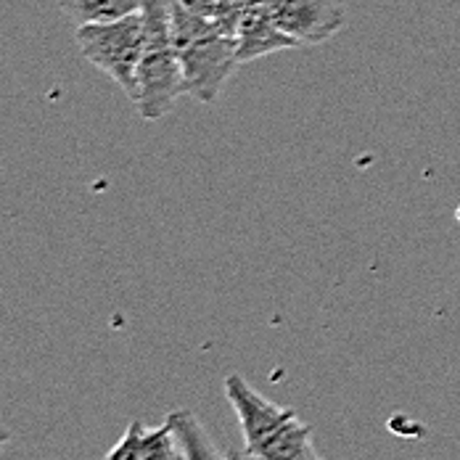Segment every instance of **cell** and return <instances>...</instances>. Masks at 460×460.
<instances>
[{
	"mask_svg": "<svg viewBox=\"0 0 460 460\" xmlns=\"http://www.w3.org/2000/svg\"><path fill=\"white\" fill-rule=\"evenodd\" d=\"M146 48L138 66V114L148 122L167 117L185 95L183 66L170 30V0H143Z\"/></svg>",
	"mask_w": 460,
	"mask_h": 460,
	"instance_id": "obj_3",
	"label": "cell"
},
{
	"mask_svg": "<svg viewBox=\"0 0 460 460\" xmlns=\"http://www.w3.org/2000/svg\"><path fill=\"white\" fill-rule=\"evenodd\" d=\"M103 460H185V453L170 420L162 426L133 420Z\"/></svg>",
	"mask_w": 460,
	"mask_h": 460,
	"instance_id": "obj_6",
	"label": "cell"
},
{
	"mask_svg": "<svg viewBox=\"0 0 460 460\" xmlns=\"http://www.w3.org/2000/svg\"><path fill=\"white\" fill-rule=\"evenodd\" d=\"M178 3H183L185 8H190L196 13H204V16H215V11L220 5V0H178Z\"/></svg>",
	"mask_w": 460,
	"mask_h": 460,
	"instance_id": "obj_11",
	"label": "cell"
},
{
	"mask_svg": "<svg viewBox=\"0 0 460 460\" xmlns=\"http://www.w3.org/2000/svg\"><path fill=\"white\" fill-rule=\"evenodd\" d=\"M170 30L183 66L185 95L204 106L217 103L226 83L241 66L235 35L178 0H170Z\"/></svg>",
	"mask_w": 460,
	"mask_h": 460,
	"instance_id": "obj_2",
	"label": "cell"
},
{
	"mask_svg": "<svg viewBox=\"0 0 460 460\" xmlns=\"http://www.w3.org/2000/svg\"><path fill=\"white\" fill-rule=\"evenodd\" d=\"M167 420L183 445L185 460H230L226 453H220V447L212 439V434L207 431V426L190 411H172L167 415Z\"/></svg>",
	"mask_w": 460,
	"mask_h": 460,
	"instance_id": "obj_9",
	"label": "cell"
},
{
	"mask_svg": "<svg viewBox=\"0 0 460 460\" xmlns=\"http://www.w3.org/2000/svg\"><path fill=\"white\" fill-rule=\"evenodd\" d=\"M75 40L80 53L128 93L130 101L138 98V66L146 48L143 13L103 24H83L77 27Z\"/></svg>",
	"mask_w": 460,
	"mask_h": 460,
	"instance_id": "obj_4",
	"label": "cell"
},
{
	"mask_svg": "<svg viewBox=\"0 0 460 460\" xmlns=\"http://www.w3.org/2000/svg\"><path fill=\"white\" fill-rule=\"evenodd\" d=\"M226 397L238 415L243 453L249 460H325L294 408L270 402L243 376H226Z\"/></svg>",
	"mask_w": 460,
	"mask_h": 460,
	"instance_id": "obj_1",
	"label": "cell"
},
{
	"mask_svg": "<svg viewBox=\"0 0 460 460\" xmlns=\"http://www.w3.org/2000/svg\"><path fill=\"white\" fill-rule=\"evenodd\" d=\"M230 460H246V453H228Z\"/></svg>",
	"mask_w": 460,
	"mask_h": 460,
	"instance_id": "obj_12",
	"label": "cell"
},
{
	"mask_svg": "<svg viewBox=\"0 0 460 460\" xmlns=\"http://www.w3.org/2000/svg\"><path fill=\"white\" fill-rule=\"evenodd\" d=\"M254 3H260V0H220V5H217V11H215L212 19H215L228 35H235L238 22L243 19V13H246Z\"/></svg>",
	"mask_w": 460,
	"mask_h": 460,
	"instance_id": "obj_10",
	"label": "cell"
},
{
	"mask_svg": "<svg viewBox=\"0 0 460 460\" xmlns=\"http://www.w3.org/2000/svg\"><path fill=\"white\" fill-rule=\"evenodd\" d=\"M235 40H238V61H241V66L249 64V61L265 58L270 53L299 48V43L291 35H286L278 27L276 19L270 16L265 3H254L243 13V19L238 22V30H235Z\"/></svg>",
	"mask_w": 460,
	"mask_h": 460,
	"instance_id": "obj_7",
	"label": "cell"
},
{
	"mask_svg": "<svg viewBox=\"0 0 460 460\" xmlns=\"http://www.w3.org/2000/svg\"><path fill=\"white\" fill-rule=\"evenodd\" d=\"M58 5L75 27H83L140 13L143 0H58Z\"/></svg>",
	"mask_w": 460,
	"mask_h": 460,
	"instance_id": "obj_8",
	"label": "cell"
},
{
	"mask_svg": "<svg viewBox=\"0 0 460 460\" xmlns=\"http://www.w3.org/2000/svg\"><path fill=\"white\" fill-rule=\"evenodd\" d=\"M276 24L299 48L323 46L347 27V8L339 0H260Z\"/></svg>",
	"mask_w": 460,
	"mask_h": 460,
	"instance_id": "obj_5",
	"label": "cell"
}]
</instances>
